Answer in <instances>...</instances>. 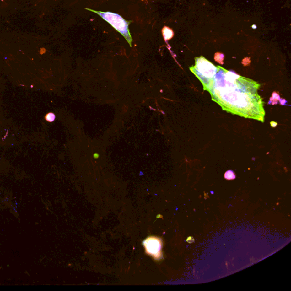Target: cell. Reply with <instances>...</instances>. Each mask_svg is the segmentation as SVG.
Masks as SVG:
<instances>
[{
  "mask_svg": "<svg viewBox=\"0 0 291 291\" xmlns=\"http://www.w3.org/2000/svg\"><path fill=\"white\" fill-rule=\"evenodd\" d=\"M189 69L223 110L264 122V102L258 94L261 84L216 66L203 57H195V65Z\"/></svg>",
  "mask_w": 291,
  "mask_h": 291,
  "instance_id": "6da1fadb",
  "label": "cell"
},
{
  "mask_svg": "<svg viewBox=\"0 0 291 291\" xmlns=\"http://www.w3.org/2000/svg\"><path fill=\"white\" fill-rule=\"evenodd\" d=\"M85 9L91 11L92 12L95 13L98 15H99L101 17H102L103 19L108 22L109 24H111L116 30L123 35V37L128 42L130 46L131 47H132V39L129 29V24H130L132 21H127L125 19H123L121 15H118V14L114 13L109 12H98V11L93 10L92 9H87V8Z\"/></svg>",
  "mask_w": 291,
  "mask_h": 291,
  "instance_id": "7a4b0ae2",
  "label": "cell"
},
{
  "mask_svg": "<svg viewBox=\"0 0 291 291\" xmlns=\"http://www.w3.org/2000/svg\"><path fill=\"white\" fill-rule=\"evenodd\" d=\"M146 254L151 256L156 261H160L163 258L162 249L163 242L162 238L155 236H150L143 242Z\"/></svg>",
  "mask_w": 291,
  "mask_h": 291,
  "instance_id": "3957f363",
  "label": "cell"
},
{
  "mask_svg": "<svg viewBox=\"0 0 291 291\" xmlns=\"http://www.w3.org/2000/svg\"><path fill=\"white\" fill-rule=\"evenodd\" d=\"M163 36L165 40H168L173 38L174 33L173 30L167 26H164L162 29Z\"/></svg>",
  "mask_w": 291,
  "mask_h": 291,
  "instance_id": "277c9868",
  "label": "cell"
},
{
  "mask_svg": "<svg viewBox=\"0 0 291 291\" xmlns=\"http://www.w3.org/2000/svg\"><path fill=\"white\" fill-rule=\"evenodd\" d=\"M224 177H225V179H226V180H234L235 179L236 176H235V174H234L233 171L229 170V171H226L225 172V175H224Z\"/></svg>",
  "mask_w": 291,
  "mask_h": 291,
  "instance_id": "5b68a950",
  "label": "cell"
},
{
  "mask_svg": "<svg viewBox=\"0 0 291 291\" xmlns=\"http://www.w3.org/2000/svg\"><path fill=\"white\" fill-rule=\"evenodd\" d=\"M56 118V116L53 113H48L45 116L46 120L49 122H52L54 121Z\"/></svg>",
  "mask_w": 291,
  "mask_h": 291,
  "instance_id": "8992f818",
  "label": "cell"
},
{
  "mask_svg": "<svg viewBox=\"0 0 291 291\" xmlns=\"http://www.w3.org/2000/svg\"><path fill=\"white\" fill-rule=\"evenodd\" d=\"M214 59L217 62H219L221 64H223L224 63L222 62V61L224 60V55L221 53H216L215 54Z\"/></svg>",
  "mask_w": 291,
  "mask_h": 291,
  "instance_id": "52a82bcc",
  "label": "cell"
},
{
  "mask_svg": "<svg viewBox=\"0 0 291 291\" xmlns=\"http://www.w3.org/2000/svg\"><path fill=\"white\" fill-rule=\"evenodd\" d=\"M93 157L94 159H98L99 158V154L98 153H94L93 154Z\"/></svg>",
  "mask_w": 291,
  "mask_h": 291,
  "instance_id": "ba28073f",
  "label": "cell"
}]
</instances>
